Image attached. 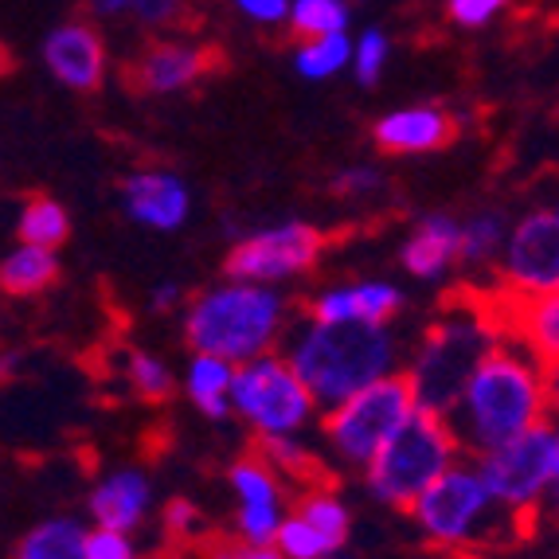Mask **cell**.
Here are the masks:
<instances>
[{"label":"cell","instance_id":"obj_5","mask_svg":"<svg viewBox=\"0 0 559 559\" xmlns=\"http://www.w3.org/2000/svg\"><path fill=\"white\" fill-rule=\"evenodd\" d=\"M411 516L435 548L447 551L493 548V544L509 540L524 521L521 513L497 501L474 462H457L454 469H447L411 504Z\"/></svg>","mask_w":559,"mask_h":559},{"label":"cell","instance_id":"obj_31","mask_svg":"<svg viewBox=\"0 0 559 559\" xmlns=\"http://www.w3.org/2000/svg\"><path fill=\"white\" fill-rule=\"evenodd\" d=\"M392 63V39L383 28H364L353 36V75L360 86H376Z\"/></svg>","mask_w":559,"mask_h":559},{"label":"cell","instance_id":"obj_2","mask_svg":"<svg viewBox=\"0 0 559 559\" xmlns=\"http://www.w3.org/2000/svg\"><path fill=\"white\" fill-rule=\"evenodd\" d=\"M282 353L294 360L321 407H336L348 395L400 372V336L392 325L372 321H318L306 318L286 333Z\"/></svg>","mask_w":559,"mask_h":559},{"label":"cell","instance_id":"obj_14","mask_svg":"<svg viewBox=\"0 0 559 559\" xmlns=\"http://www.w3.org/2000/svg\"><path fill=\"white\" fill-rule=\"evenodd\" d=\"M121 207L145 231L173 235L192 215V192L173 168H138L121 180Z\"/></svg>","mask_w":559,"mask_h":559},{"label":"cell","instance_id":"obj_26","mask_svg":"<svg viewBox=\"0 0 559 559\" xmlns=\"http://www.w3.org/2000/svg\"><path fill=\"white\" fill-rule=\"evenodd\" d=\"M71 235V215L59 200L51 197H28L16 212V239L36 242V247H63Z\"/></svg>","mask_w":559,"mask_h":559},{"label":"cell","instance_id":"obj_38","mask_svg":"<svg viewBox=\"0 0 559 559\" xmlns=\"http://www.w3.org/2000/svg\"><path fill=\"white\" fill-rule=\"evenodd\" d=\"M165 532L168 536H177V540H188V536H197L200 532V509L192 501H185V497H177V501L165 504Z\"/></svg>","mask_w":559,"mask_h":559},{"label":"cell","instance_id":"obj_9","mask_svg":"<svg viewBox=\"0 0 559 559\" xmlns=\"http://www.w3.org/2000/svg\"><path fill=\"white\" fill-rule=\"evenodd\" d=\"M474 466L481 469V477L504 509L528 516L532 509L548 504L551 485L559 481L556 423H540V427L524 430L501 447L474 454Z\"/></svg>","mask_w":559,"mask_h":559},{"label":"cell","instance_id":"obj_39","mask_svg":"<svg viewBox=\"0 0 559 559\" xmlns=\"http://www.w3.org/2000/svg\"><path fill=\"white\" fill-rule=\"evenodd\" d=\"M180 301H185V294H180L177 282H157V286L150 289V309L160 313V318H165V313H177Z\"/></svg>","mask_w":559,"mask_h":559},{"label":"cell","instance_id":"obj_35","mask_svg":"<svg viewBox=\"0 0 559 559\" xmlns=\"http://www.w3.org/2000/svg\"><path fill=\"white\" fill-rule=\"evenodd\" d=\"M86 559H141V556L130 532L91 528V536H86Z\"/></svg>","mask_w":559,"mask_h":559},{"label":"cell","instance_id":"obj_20","mask_svg":"<svg viewBox=\"0 0 559 559\" xmlns=\"http://www.w3.org/2000/svg\"><path fill=\"white\" fill-rule=\"evenodd\" d=\"M235 372H239V364L224 360V356L192 353L180 372L188 403L212 423L235 419Z\"/></svg>","mask_w":559,"mask_h":559},{"label":"cell","instance_id":"obj_25","mask_svg":"<svg viewBox=\"0 0 559 559\" xmlns=\"http://www.w3.org/2000/svg\"><path fill=\"white\" fill-rule=\"evenodd\" d=\"M294 71L306 83H329V79L353 71V32L298 39V47H294Z\"/></svg>","mask_w":559,"mask_h":559},{"label":"cell","instance_id":"obj_21","mask_svg":"<svg viewBox=\"0 0 559 559\" xmlns=\"http://www.w3.org/2000/svg\"><path fill=\"white\" fill-rule=\"evenodd\" d=\"M501 306L504 329L521 336L524 345L544 360H559V289L540 294V298H521V301H497Z\"/></svg>","mask_w":559,"mask_h":559},{"label":"cell","instance_id":"obj_47","mask_svg":"<svg viewBox=\"0 0 559 559\" xmlns=\"http://www.w3.org/2000/svg\"><path fill=\"white\" fill-rule=\"evenodd\" d=\"M329 559H348V556H341V551H336V556H329Z\"/></svg>","mask_w":559,"mask_h":559},{"label":"cell","instance_id":"obj_36","mask_svg":"<svg viewBox=\"0 0 559 559\" xmlns=\"http://www.w3.org/2000/svg\"><path fill=\"white\" fill-rule=\"evenodd\" d=\"M231 9L259 28H278V24H289L294 0H231Z\"/></svg>","mask_w":559,"mask_h":559},{"label":"cell","instance_id":"obj_44","mask_svg":"<svg viewBox=\"0 0 559 559\" xmlns=\"http://www.w3.org/2000/svg\"><path fill=\"white\" fill-rule=\"evenodd\" d=\"M207 559H235V548H215Z\"/></svg>","mask_w":559,"mask_h":559},{"label":"cell","instance_id":"obj_4","mask_svg":"<svg viewBox=\"0 0 559 559\" xmlns=\"http://www.w3.org/2000/svg\"><path fill=\"white\" fill-rule=\"evenodd\" d=\"M509 333L501 318V306H454L423 333L419 348L407 360V380L415 388V400L423 411L450 415L466 392L477 364L501 345Z\"/></svg>","mask_w":559,"mask_h":559},{"label":"cell","instance_id":"obj_15","mask_svg":"<svg viewBox=\"0 0 559 559\" xmlns=\"http://www.w3.org/2000/svg\"><path fill=\"white\" fill-rule=\"evenodd\" d=\"M153 509V481L145 469L138 466H118L103 474L86 493V516L94 528H114V532H138L150 521Z\"/></svg>","mask_w":559,"mask_h":559},{"label":"cell","instance_id":"obj_12","mask_svg":"<svg viewBox=\"0 0 559 559\" xmlns=\"http://www.w3.org/2000/svg\"><path fill=\"white\" fill-rule=\"evenodd\" d=\"M227 485L235 493V532L242 544H274L286 521V493L282 474L266 457H239L227 469Z\"/></svg>","mask_w":559,"mask_h":559},{"label":"cell","instance_id":"obj_22","mask_svg":"<svg viewBox=\"0 0 559 559\" xmlns=\"http://www.w3.org/2000/svg\"><path fill=\"white\" fill-rule=\"evenodd\" d=\"M59 278V254L56 247H36V242H12L0 259V286L12 298H32L56 286Z\"/></svg>","mask_w":559,"mask_h":559},{"label":"cell","instance_id":"obj_48","mask_svg":"<svg viewBox=\"0 0 559 559\" xmlns=\"http://www.w3.org/2000/svg\"><path fill=\"white\" fill-rule=\"evenodd\" d=\"M556 212H559V207H556Z\"/></svg>","mask_w":559,"mask_h":559},{"label":"cell","instance_id":"obj_13","mask_svg":"<svg viewBox=\"0 0 559 559\" xmlns=\"http://www.w3.org/2000/svg\"><path fill=\"white\" fill-rule=\"evenodd\" d=\"M44 71L63 91L86 94L106 79V44L91 20H63L39 44Z\"/></svg>","mask_w":559,"mask_h":559},{"label":"cell","instance_id":"obj_41","mask_svg":"<svg viewBox=\"0 0 559 559\" xmlns=\"http://www.w3.org/2000/svg\"><path fill=\"white\" fill-rule=\"evenodd\" d=\"M138 4L141 0H91V9L98 12V16H133Z\"/></svg>","mask_w":559,"mask_h":559},{"label":"cell","instance_id":"obj_19","mask_svg":"<svg viewBox=\"0 0 559 559\" xmlns=\"http://www.w3.org/2000/svg\"><path fill=\"white\" fill-rule=\"evenodd\" d=\"M207 51L192 39H153L133 59V83L145 94H180L207 75Z\"/></svg>","mask_w":559,"mask_h":559},{"label":"cell","instance_id":"obj_28","mask_svg":"<svg viewBox=\"0 0 559 559\" xmlns=\"http://www.w3.org/2000/svg\"><path fill=\"white\" fill-rule=\"evenodd\" d=\"M294 509H298L309 524H318L325 536H333V540L345 548L348 532H353V509H348V501L336 493V489H329V485H313V489H306V493L298 497Z\"/></svg>","mask_w":559,"mask_h":559},{"label":"cell","instance_id":"obj_18","mask_svg":"<svg viewBox=\"0 0 559 559\" xmlns=\"http://www.w3.org/2000/svg\"><path fill=\"white\" fill-rule=\"evenodd\" d=\"M400 262L411 278L442 282L454 266H462V219L450 212H430L400 247Z\"/></svg>","mask_w":559,"mask_h":559},{"label":"cell","instance_id":"obj_23","mask_svg":"<svg viewBox=\"0 0 559 559\" xmlns=\"http://www.w3.org/2000/svg\"><path fill=\"white\" fill-rule=\"evenodd\" d=\"M86 528L79 516H47L16 540L12 559H86Z\"/></svg>","mask_w":559,"mask_h":559},{"label":"cell","instance_id":"obj_1","mask_svg":"<svg viewBox=\"0 0 559 559\" xmlns=\"http://www.w3.org/2000/svg\"><path fill=\"white\" fill-rule=\"evenodd\" d=\"M548 419V360L513 333H504L501 345L477 364L457 407L450 411V423L469 454H485Z\"/></svg>","mask_w":559,"mask_h":559},{"label":"cell","instance_id":"obj_46","mask_svg":"<svg viewBox=\"0 0 559 559\" xmlns=\"http://www.w3.org/2000/svg\"><path fill=\"white\" fill-rule=\"evenodd\" d=\"M556 457H559V423H556Z\"/></svg>","mask_w":559,"mask_h":559},{"label":"cell","instance_id":"obj_29","mask_svg":"<svg viewBox=\"0 0 559 559\" xmlns=\"http://www.w3.org/2000/svg\"><path fill=\"white\" fill-rule=\"evenodd\" d=\"M289 28L294 36H333V32L353 28V9L348 0H294L289 9Z\"/></svg>","mask_w":559,"mask_h":559},{"label":"cell","instance_id":"obj_40","mask_svg":"<svg viewBox=\"0 0 559 559\" xmlns=\"http://www.w3.org/2000/svg\"><path fill=\"white\" fill-rule=\"evenodd\" d=\"M235 559H289L278 544H239Z\"/></svg>","mask_w":559,"mask_h":559},{"label":"cell","instance_id":"obj_30","mask_svg":"<svg viewBox=\"0 0 559 559\" xmlns=\"http://www.w3.org/2000/svg\"><path fill=\"white\" fill-rule=\"evenodd\" d=\"M274 544H278L289 559H329L341 551V544H336L333 536H325L318 524H309L298 509L286 513V521H282V528H278V540Z\"/></svg>","mask_w":559,"mask_h":559},{"label":"cell","instance_id":"obj_27","mask_svg":"<svg viewBox=\"0 0 559 559\" xmlns=\"http://www.w3.org/2000/svg\"><path fill=\"white\" fill-rule=\"evenodd\" d=\"M121 380L130 383V392L138 400H150V403L168 400L173 388H177V372L168 368V360L145 353V348H130V353L121 356Z\"/></svg>","mask_w":559,"mask_h":559},{"label":"cell","instance_id":"obj_17","mask_svg":"<svg viewBox=\"0 0 559 559\" xmlns=\"http://www.w3.org/2000/svg\"><path fill=\"white\" fill-rule=\"evenodd\" d=\"M372 138L383 153L392 157H423V153L442 150L454 138V118L435 103H411L380 114L372 126Z\"/></svg>","mask_w":559,"mask_h":559},{"label":"cell","instance_id":"obj_16","mask_svg":"<svg viewBox=\"0 0 559 559\" xmlns=\"http://www.w3.org/2000/svg\"><path fill=\"white\" fill-rule=\"evenodd\" d=\"M407 306L403 289L388 278H360L325 286L309 298V318L318 321H372V325H392V318Z\"/></svg>","mask_w":559,"mask_h":559},{"label":"cell","instance_id":"obj_34","mask_svg":"<svg viewBox=\"0 0 559 559\" xmlns=\"http://www.w3.org/2000/svg\"><path fill=\"white\" fill-rule=\"evenodd\" d=\"M513 0H447V16L457 28H489Z\"/></svg>","mask_w":559,"mask_h":559},{"label":"cell","instance_id":"obj_33","mask_svg":"<svg viewBox=\"0 0 559 559\" xmlns=\"http://www.w3.org/2000/svg\"><path fill=\"white\" fill-rule=\"evenodd\" d=\"M383 188V173L376 165H348L333 177V192L341 200H368Z\"/></svg>","mask_w":559,"mask_h":559},{"label":"cell","instance_id":"obj_43","mask_svg":"<svg viewBox=\"0 0 559 559\" xmlns=\"http://www.w3.org/2000/svg\"><path fill=\"white\" fill-rule=\"evenodd\" d=\"M548 509H551V513L559 516V481L551 485V493H548Z\"/></svg>","mask_w":559,"mask_h":559},{"label":"cell","instance_id":"obj_42","mask_svg":"<svg viewBox=\"0 0 559 559\" xmlns=\"http://www.w3.org/2000/svg\"><path fill=\"white\" fill-rule=\"evenodd\" d=\"M548 407L551 419L559 423V360H548Z\"/></svg>","mask_w":559,"mask_h":559},{"label":"cell","instance_id":"obj_32","mask_svg":"<svg viewBox=\"0 0 559 559\" xmlns=\"http://www.w3.org/2000/svg\"><path fill=\"white\" fill-rule=\"evenodd\" d=\"M262 457H266L282 477H309V469H313V450L306 447V435L262 439Z\"/></svg>","mask_w":559,"mask_h":559},{"label":"cell","instance_id":"obj_8","mask_svg":"<svg viewBox=\"0 0 559 559\" xmlns=\"http://www.w3.org/2000/svg\"><path fill=\"white\" fill-rule=\"evenodd\" d=\"M318 395L294 368L282 348L262 353L254 360L239 364L235 372V419L251 427L262 439H282V435H306L321 415Z\"/></svg>","mask_w":559,"mask_h":559},{"label":"cell","instance_id":"obj_10","mask_svg":"<svg viewBox=\"0 0 559 559\" xmlns=\"http://www.w3.org/2000/svg\"><path fill=\"white\" fill-rule=\"evenodd\" d=\"M325 239L306 219H282V224L247 231L242 239L231 242L224 259L227 278L259 282V286H282L318 266Z\"/></svg>","mask_w":559,"mask_h":559},{"label":"cell","instance_id":"obj_37","mask_svg":"<svg viewBox=\"0 0 559 559\" xmlns=\"http://www.w3.org/2000/svg\"><path fill=\"white\" fill-rule=\"evenodd\" d=\"M180 16H185V0H141L130 20H138L141 28H150V32H165V28H173Z\"/></svg>","mask_w":559,"mask_h":559},{"label":"cell","instance_id":"obj_45","mask_svg":"<svg viewBox=\"0 0 559 559\" xmlns=\"http://www.w3.org/2000/svg\"><path fill=\"white\" fill-rule=\"evenodd\" d=\"M12 368H16V356L4 353V380H9V376H12Z\"/></svg>","mask_w":559,"mask_h":559},{"label":"cell","instance_id":"obj_6","mask_svg":"<svg viewBox=\"0 0 559 559\" xmlns=\"http://www.w3.org/2000/svg\"><path fill=\"white\" fill-rule=\"evenodd\" d=\"M462 450L466 447L457 439L450 415L419 407L403 423L400 435L372 457V466L364 469V489L372 501L411 513V504L419 501L447 469L462 462Z\"/></svg>","mask_w":559,"mask_h":559},{"label":"cell","instance_id":"obj_3","mask_svg":"<svg viewBox=\"0 0 559 559\" xmlns=\"http://www.w3.org/2000/svg\"><path fill=\"white\" fill-rule=\"evenodd\" d=\"M180 318H185L180 329H185L192 353H212L231 364H247L286 345L289 306L278 286L224 278L219 286L200 289Z\"/></svg>","mask_w":559,"mask_h":559},{"label":"cell","instance_id":"obj_11","mask_svg":"<svg viewBox=\"0 0 559 559\" xmlns=\"http://www.w3.org/2000/svg\"><path fill=\"white\" fill-rule=\"evenodd\" d=\"M501 286L504 301L540 298L559 289V212L540 207V212L521 215L509 231V247L501 254Z\"/></svg>","mask_w":559,"mask_h":559},{"label":"cell","instance_id":"obj_7","mask_svg":"<svg viewBox=\"0 0 559 559\" xmlns=\"http://www.w3.org/2000/svg\"><path fill=\"white\" fill-rule=\"evenodd\" d=\"M415 411H419V400H415L407 372L383 376L372 388L348 395L345 403H336L321 415V439L341 466L364 474Z\"/></svg>","mask_w":559,"mask_h":559},{"label":"cell","instance_id":"obj_24","mask_svg":"<svg viewBox=\"0 0 559 559\" xmlns=\"http://www.w3.org/2000/svg\"><path fill=\"white\" fill-rule=\"evenodd\" d=\"M509 231H513V224L493 207L466 215L462 219V271H493V266H501Z\"/></svg>","mask_w":559,"mask_h":559}]
</instances>
